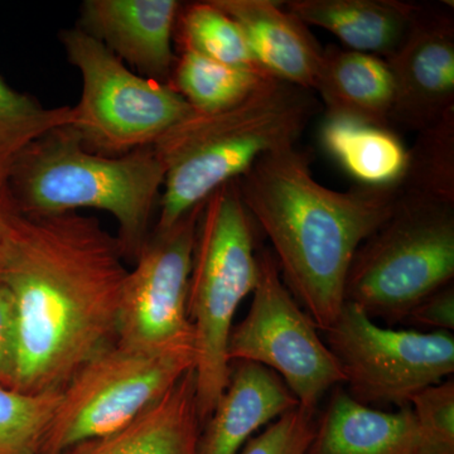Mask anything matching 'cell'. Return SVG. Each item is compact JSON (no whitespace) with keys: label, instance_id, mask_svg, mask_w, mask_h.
Segmentation results:
<instances>
[{"label":"cell","instance_id":"f1b7e54d","mask_svg":"<svg viewBox=\"0 0 454 454\" xmlns=\"http://www.w3.org/2000/svg\"><path fill=\"white\" fill-rule=\"evenodd\" d=\"M405 321L429 328L430 331L452 333L454 330V288L453 284L433 293L420 301Z\"/></svg>","mask_w":454,"mask_h":454},{"label":"cell","instance_id":"5b68a950","mask_svg":"<svg viewBox=\"0 0 454 454\" xmlns=\"http://www.w3.org/2000/svg\"><path fill=\"white\" fill-rule=\"evenodd\" d=\"M253 223L238 179L215 191L200 212L187 312L193 330V372L202 427L229 382L227 343L236 310L258 279Z\"/></svg>","mask_w":454,"mask_h":454},{"label":"cell","instance_id":"83f0119b","mask_svg":"<svg viewBox=\"0 0 454 454\" xmlns=\"http://www.w3.org/2000/svg\"><path fill=\"white\" fill-rule=\"evenodd\" d=\"M18 361L16 304L7 286L0 283V385L13 387Z\"/></svg>","mask_w":454,"mask_h":454},{"label":"cell","instance_id":"cb8c5ba5","mask_svg":"<svg viewBox=\"0 0 454 454\" xmlns=\"http://www.w3.org/2000/svg\"><path fill=\"white\" fill-rule=\"evenodd\" d=\"M397 186L404 193L454 203V109L419 131Z\"/></svg>","mask_w":454,"mask_h":454},{"label":"cell","instance_id":"5bb4252c","mask_svg":"<svg viewBox=\"0 0 454 454\" xmlns=\"http://www.w3.org/2000/svg\"><path fill=\"white\" fill-rule=\"evenodd\" d=\"M243 29L254 59L271 79L315 90L324 49L309 26L273 0H212Z\"/></svg>","mask_w":454,"mask_h":454},{"label":"cell","instance_id":"44dd1931","mask_svg":"<svg viewBox=\"0 0 454 454\" xmlns=\"http://www.w3.org/2000/svg\"><path fill=\"white\" fill-rule=\"evenodd\" d=\"M269 79L258 68L235 67L184 51L169 85L196 113L211 114L241 103Z\"/></svg>","mask_w":454,"mask_h":454},{"label":"cell","instance_id":"30bf717a","mask_svg":"<svg viewBox=\"0 0 454 454\" xmlns=\"http://www.w3.org/2000/svg\"><path fill=\"white\" fill-rule=\"evenodd\" d=\"M258 279L249 312L234 325L227 357L268 367L284 381L298 403L317 411L328 390L342 384L333 352L317 333L318 328L286 288L270 250L256 254Z\"/></svg>","mask_w":454,"mask_h":454},{"label":"cell","instance_id":"603a6c76","mask_svg":"<svg viewBox=\"0 0 454 454\" xmlns=\"http://www.w3.org/2000/svg\"><path fill=\"white\" fill-rule=\"evenodd\" d=\"M177 26L182 52H195L235 67L262 70L241 27L212 0L181 8Z\"/></svg>","mask_w":454,"mask_h":454},{"label":"cell","instance_id":"6da1fadb","mask_svg":"<svg viewBox=\"0 0 454 454\" xmlns=\"http://www.w3.org/2000/svg\"><path fill=\"white\" fill-rule=\"evenodd\" d=\"M118 239L79 212L18 214L0 283L16 304L18 361L12 389L61 391L118 340L128 270Z\"/></svg>","mask_w":454,"mask_h":454},{"label":"cell","instance_id":"7402d4cb","mask_svg":"<svg viewBox=\"0 0 454 454\" xmlns=\"http://www.w3.org/2000/svg\"><path fill=\"white\" fill-rule=\"evenodd\" d=\"M73 122V106L47 107L0 77V195L23 153L42 137Z\"/></svg>","mask_w":454,"mask_h":454},{"label":"cell","instance_id":"ac0fdd59","mask_svg":"<svg viewBox=\"0 0 454 454\" xmlns=\"http://www.w3.org/2000/svg\"><path fill=\"white\" fill-rule=\"evenodd\" d=\"M284 7L333 33L348 50L389 59L402 46L420 5L402 0H289Z\"/></svg>","mask_w":454,"mask_h":454},{"label":"cell","instance_id":"2e32d148","mask_svg":"<svg viewBox=\"0 0 454 454\" xmlns=\"http://www.w3.org/2000/svg\"><path fill=\"white\" fill-rule=\"evenodd\" d=\"M201 430L195 372L191 369L127 427L76 444L64 454H197Z\"/></svg>","mask_w":454,"mask_h":454},{"label":"cell","instance_id":"4fadbf2b","mask_svg":"<svg viewBox=\"0 0 454 454\" xmlns=\"http://www.w3.org/2000/svg\"><path fill=\"white\" fill-rule=\"evenodd\" d=\"M181 8L176 0H85L77 28L146 79L169 85L177 61L172 40Z\"/></svg>","mask_w":454,"mask_h":454},{"label":"cell","instance_id":"d6986e66","mask_svg":"<svg viewBox=\"0 0 454 454\" xmlns=\"http://www.w3.org/2000/svg\"><path fill=\"white\" fill-rule=\"evenodd\" d=\"M313 91L321 95L325 115L390 128L395 89L389 66L380 57L336 46L324 49Z\"/></svg>","mask_w":454,"mask_h":454},{"label":"cell","instance_id":"9c48e42d","mask_svg":"<svg viewBox=\"0 0 454 454\" xmlns=\"http://www.w3.org/2000/svg\"><path fill=\"white\" fill-rule=\"evenodd\" d=\"M322 333L346 391L364 405L408 406L415 394L454 372L452 333L380 327L349 301Z\"/></svg>","mask_w":454,"mask_h":454},{"label":"cell","instance_id":"9a60e30c","mask_svg":"<svg viewBox=\"0 0 454 454\" xmlns=\"http://www.w3.org/2000/svg\"><path fill=\"white\" fill-rule=\"evenodd\" d=\"M297 406L276 372L252 361H232L226 389L202 427L197 454H239L254 433Z\"/></svg>","mask_w":454,"mask_h":454},{"label":"cell","instance_id":"7c38bea8","mask_svg":"<svg viewBox=\"0 0 454 454\" xmlns=\"http://www.w3.org/2000/svg\"><path fill=\"white\" fill-rule=\"evenodd\" d=\"M385 61L395 89L390 128L419 133L454 109L452 12L420 5L402 46Z\"/></svg>","mask_w":454,"mask_h":454},{"label":"cell","instance_id":"484cf974","mask_svg":"<svg viewBox=\"0 0 454 454\" xmlns=\"http://www.w3.org/2000/svg\"><path fill=\"white\" fill-rule=\"evenodd\" d=\"M417 424L415 454H454L452 376L415 394L409 402Z\"/></svg>","mask_w":454,"mask_h":454},{"label":"cell","instance_id":"f546056e","mask_svg":"<svg viewBox=\"0 0 454 454\" xmlns=\"http://www.w3.org/2000/svg\"><path fill=\"white\" fill-rule=\"evenodd\" d=\"M18 214L20 211L17 210L9 193H2L0 195V260H2L8 236L11 234L12 226H13Z\"/></svg>","mask_w":454,"mask_h":454},{"label":"cell","instance_id":"ffe728a7","mask_svg":"<svg viewBox=\"0 0 454 454\" xmlns=\"http://www.w3.org/2000/svg\"><path fill=\"white\" fill-rule=\"evenodd\" d=\"M319 140L360 186H394L404 176L408 148L390 128L325 115Z\"/></svg>","mask_w":454,"mask_h":454},{"label":"cell","instance_id":"3957f363","mask_svg":"<svg viewBox=\"0 0 454 454\" xmlns=\"http://www.w3.org/2000/svg\"><path fill=\"white\" fill-rule=\"evenodd\" d=\"M318 107L315 91L269 79L229 109L191 114L153 145L164 167L155 230L177 223L262 155L297 145Z\"/></svg>","mask_w":454,"mask_h":454},{"label":"cell","instance_id":"7a4b0ae2","mask_svg":"<svg viewBox=\"0 0 454 454\" xmlns=\"http://www.w3.org/2000/svg\"><path fill=\"white\" fill-rule=\"evenodd\" d=\"M245 207L274 247L283 282L319 331L345 304L349 265L400 199L397 184L340 192L317 182L309 155L288 146L238 178Z\"/></svg>","mask_w":454,"mask_h":454},{"label":"cell","instance_id":"4316f807","mask_svg":"<svg viewBox=\"0 0 454 454\" xmlns=\"http://www.w3.org/2000/svg\"><path fill=\"white\" fill-rule=\"evenodd\" d=\"M316 427V411L297 406L250 439L239 454H306Z\"/></svg>","mask_w":454,"mask_h":454},{"label":"cell","instance_id":"8fae6325","mask_svg":"<svg viewBox=\"0 0 454 454\" xmlns=\"http://www.w3.org/2000/svg\"><path fill=\"white\" fill-rule=\"evenodd\" d=\"M201 208L146 239L122 291L118 345L146 351L193 348L187 300Z\"/></svg>","mask_w":454,"mask_h":454},{"label":"cell","instance_id":"e0dca14e","mask_svg":"<svg viewBox=\"0 0 454 454\" xmlns=\"http://www.w3.org/2000/svg\"><path fill=\"white\" fill-rule=\"evenodd\" d=\"M417 447L411 405L387 413L361 404L339 387L317 418L306 454H415Z\"/></svg>","mask_w":454,"mask_h":454},{"label":"cell","instance_id":"8992f818","mask_svg":"<svg viewBox=\"0 0 454 454\" xmlns=\"http://www.w3.org/2000/svg\"><path fill=\"white\" fill-rule=\"evenodd\" d=\"M453 278L454 203L400 191L389 219L352 259L345 301L396 325Z\"/></svg>","mask_w":454,"mask_h":454},{"label":"cell","instance_id":"d4e9b609","mask_svg":"<svg viewBox=\"0 0 454 454\" xmlns=\"http://www.w3.org/2000/svg\"><path fill=\"white\" fill-rule=\"evenodd\" d=\"M61 391L22 393L0 385V454H41Z\"/></svg>","mask_w":454,"mask_h":454},{"label":"cell","instance_id":"277c9868","mask_svg":"<svg viewBox=\"0 0 454 454\" xmlns=\"http://www.w3.org/2000/svg\"><path fill=\"white\" fill-rule=\"evenodd\" d=\"M164 167L153 146L107 157L89 151L68 127L42 137L20 158L8 193L20 214L52 216L82 208L118 221L125 259H137L160 205Z\"/></svg>","mask_w":454,"mask_h":454},{"label":"cell","instance_id":"52a82bcc","mask_svg":"<svg viewBox=\"0 0 454 454\" xmlns=\"http://www.w3.org/2000/svg\"><path fill=\"white\" fill-rule=\"evenodd\" d=\"M59 40L82 82L68 128L89 151L118 157L149 148L195 112L172 86L134 74L77 27Z\"/></svg>","mask_w":454,"mask_h":454},{"label":"cell","instance_id":"ba28073f","mask_svg":"<svg viewBox=\"0 0 454 454\" xmlns=\"http://www.w3.org/2000/svg\"><path fill=\"white\" fill-rule=\"evenodd\" d=\"M193 366V348L146 351L115 343L66 384L41 454H64L124 428Z\"/></svg>","mask_w":454,"mask_h":454}]
</instances>
